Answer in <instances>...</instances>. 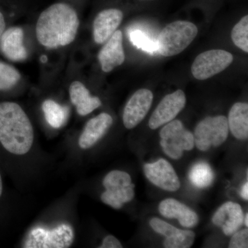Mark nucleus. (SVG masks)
Listing matches in <instances>:
<instances>
[{"label":"nucleus","instance_id":"1","mask_svg":"<svg viewBox=\"0 0 248 248\" xmlns=\"http://www.w3.org/2000/svg\"><path fill=\"white\" fill-rule=\"evenodd\" d=\"M79 27V18L75 9L64 3H58L41 14L36 25V36L46 48H58L75 40Z\"/></svg>","mask_w":248,"mask_h":248},{"label":"nucleus","instance_id":"2","mask_svg":"<svg viewBox=\"0 0 248 248\" xmlns=\"http://www.w3.org/2000/svg\"><path fill=\"white\" fill-rule=\"evenodd\" d=\"M34 132L29 117L20 106L14 102L0 103V143L16 155L30 151Z\"/></svg>","mask_w":248,"mask_h":248},{"label":"nucleus","instance_id":"3","mask_svg":"<svg viewBox=\"0 0 248 248\" xmlns=\"http://www.w3.org/2000/svg\"><path fill=\"white\" fill-rule=\"evenodd\" d=\"M198 29L193 23L176 21L166 26L156 40V52L164 57H171L182 53L193 42Z\"/></svg>","mask_w":248,"mask_h":248},{"label":"nucleus","instance_id":"4","mask_svg":"<svg viewBox=\"0 0 248 248\" xmlns=\"http://www.w3.org/2000/svg\"><path fill=\"white\" fill-rule=\"evenodd\" d=\"M160 146L171 159L182 158L184 151L195 148L194 135L184 127L181 121L175 120L166 124L160 131Z\"/></svg>","mask_w":248,"mask_h":248},{"label":"nucleus","instance_id":"5","mask_svg":"<svg viewBox=\"0 0 248 248\" xmlns=\"http://www.w3.org/2000/svg\"><path fill=\"white\" fill-rule=\"evenodd\" d=\"M103 185L106 191L101 195V200L112 208H122L124 203L135 197V186L132 184L130 174L124 171H111L104 177Z\"/></svg>","mask_w":248,"mask_h":248},{"label":"nucleus","instance_id":"6","mask_svg":"<svg viewBox=\"0 0 248 248\" xmlns=\"http://www.w3.org/2000/svg\"><path fill=\"white\" fill-rule=\"evenodd\" d=\"M229 134L228 119L225 116L208 117L197 124L195 130V146L201 151L206 152L210 148L223 144Z\"/></svg>","mask_w":248,"mask_h":248},{"label":"nucleus","instance_id":"7","mask_svg":"<svg viewBox=\"0 0 248 248\" xmlns=\"http://www.w3.org/2000/svg\"><path fill=\"white\" fill-rule=\"evenodd\" d=\"M74 231L68 224H61L53 229L33 228L26 240V248H67L74 241Z\"/></svg>","mask_w":248,"mask_h":248},{"label":"nucleus","instance_id":"8","mask_svg":"<svg viewBox=\"0 0 248 248\" xmlns=\"http://www.w3.org/2000/svg\"><path fill=\"white\" fill-rule=\"evenodd\" d=\"M233 60V55L226 50H208L195 58L191 67V72L195 79H208L226 69Z\"/></svg>","mask_w":248,"mask_h":248},{"label":"nucleus","instance_id":"9","mask_svg":"<svg viewBox=\"0 0 248 248\" xmlns=\"http://www.w3.org/2000/svg\"><path fill=\"white\" fill-rule=\"evenodd\" d=\"M185 93L182 90L167 94L161 101L150 118L148 125L152 130H156L161 125L174 120L186 107Z\"/></svg>","mask_w":248,"mask_h":248},{"label":"nucleus","instance_id":"10","mask_svg":"<svg viewBox=\"0 0 248 248\" xmlns=\"http://www.w3.org/2000/svg\"><path fill=\"white\" fill-rule=\"evenodd\" d=\"M147 179L159 188L169 192H176L181 187V182L172 165L167 160L159 159L143 166Z\"/></svg>","mask_w":248,"mask_h":248},{"label":"nucleus","instance_id":"11","mask_svg":"<svg viewBox=\"0 0 248 248\" xmlns=\"http://www.w3.org/2000/svg\"><path fill=\"white\" fill-rule=\"evenodd\" d=\"M153 94L150 90L136 91L124 108L123 123L127 129H133L141 123L151 109Z\"/></svg>","mask_w":248,"mask_h":248},{"label":"nucleus","instance_id":"12","mask_svg":"<svg viewBox=\"0 0 248 248\" xmlns=\"http://www.w3.org/2000/svg\"><path fill=\"white\" fill-rule=\"evenodd\" d=\"M153 231L166 237L164 246L166 248H189L195 240V233L191 231L178 229L176 227L159 218L150 220Z\"/></svg>","mask_w":248,"mask_h":248},{"label":"nucleus","instance_id":"13","mask_svg":"<svg viewBox=\"0 0 248 248\" xmlns=\"http://www.w3.org/2000/svg\"><path fill=\"white\" fill-rule=\"evenodd\" d=\"M244 215L239 203L228 202L223 203L214 214L212 221L219 227L226 236L239 231L244 223Z\"/></svg>","mask_w":248,"mask_h":248},{"label":"nucleus","instance_id":"14","mask_svg":"<svg viewBox=\"0 0 248 248\" xmlns=\"http://www.w3.org/2000/svg\"><path fill=\"white\" fill-rule=\"evenodd\" d=\"M124 14L120 10L109 9L101 11L93 23L94 42L102 45L107 42L120 27Z\"/></svg>","mask_w":248,"mask_h":248},{"label":"nucleus","instance_id":"15","mask_svg":"<svg viewBox=\"0 0 248 248\" xmlns=\"http://www.w3.org/2000/svg\"><path fill=\"white\" fill-rule=\"evenodd\" d=\"M98 60L102 71L109 73L120 66L125 61V53L123 47V34L117 30L107 41L98 55Z\"/></svg>","mask_w":248,"mask_h":248},{"label":"nucleus","instance_id":"16","mask_svg":"<svg viewBox=\"0 0 248 248\" xmlns=\"http://www.w3.org/2000/svg\"><path fill=\"white\" fill-rule=\"evenodd\" d=\"M24 36V31L19 27L4 31L0 38V50L5 58L13 62L24 61L28 58Z\"/></svg>","mask_w":248,"mask_h":248},{"label":"nucleus","instance_id":"17","mask_svg":"<svg viewBox=\"0 0 248 248\" xmlns=\"http://www.w3.org/2000/svg\"><path fill=\"white\" fill-rule=\"evenodd\" d=\"M159 211L166 218H176L184 228H194L199 222V217L196 212L174 199L163 200L159 203Z\"/></svg>","mask_w":248,"mask_h":248},{"label":"nucleus","instance_id":"18","mask_svg":"<svg viewBox=\"0 0 248 248\" xmlns=\"http://www.w3.org/2000/svg\"><path fill=\"white\" fill-rule=\"evenodd\" d=\"M113 120L109 114L103 112L93 117L86 124L79 139L81 149H89L95 144L107 133L112 125Z\"/></svg>","mask_w":248,"mask_h":248},{"label":"nucleus","instance_id":"19","mask_svg":"<svg viewBox=\"0 0 248 248\" xmlns=\"http://www.w3.org/2000/svg\"><path fill=\"white\" fill-rule=\"evenodd\" d=\"M72 104L76 106L79 115L86 116L102 105L99 98L92 97L89 90L80 81H74L69 88Z\"/></svg>","mask_w":248,"mask_h":248},{"label":"nucleus","instance_id":"20","mask_svg":"<svg viewBox=\"0 0 248 248\" xmlns=\"http://www.w3.org/2000/svg\"><path fill=\"white\" fill-rule=\"evenodd\" d=\"M228 127L235 138L246 140L248 138V104L238 102L231 108L228 114Z\"/></svg>","mask_w":248,"mask_h":248},{"label":"nucleus","instance_id":"21","mask_svg":"<svg viewBox=\"0 0 248 248\" xmlns=\"http://www.w3.org/2000/svg\"><path fill=\"white\" fill-rule=\"evenodd\" d=\"M42 110L45 119L50 126L60 128L68 121L69 108L66 106H61L51 99L46 100L42 104Z\"/></svg>","mask_w":248,"mask_h":248},{"label":"nucleus","instance_id":"22","mask_svg":"<svg viewBox=\"0 0 248 248\" xmlns=\"http://www.w3.org/2000/svg\"><path fill=\"white\" fill-rule=\"evenodd\" d=\"M189 179L194 186L199 188H205L213 184L214 172L210 165L205 162L197 163L192 166Z\"/></svg>","mask_w":248,"mask_h":248},{"label":"nucleus","instance_id":"23","mask_svg":"<svg viewBox=\"0 0 248 248\" xmlns=\"http://www.w3.org/2000/svg\"><path fill=\"white\" fill-rule=\"evenodd\" d=\"M20 79V73L15 67L0 61V91L13 89Z\"/></svg>","mask_w":248,"mask_h":248},{"label":"nucleus","instance_id":"24","mask_svg":"<svg viewBox=\"0 0 248 248\" xmlns=\"http://www.w3.org/2000/svg\"><path fill=\"white\" fill-rule=\"evenodd\" d=\"M232 40L238 48L248 53V16H244L233 28Z\"/></svg>","mask_w":248,"mask_h":248},{"label":"nucleus","instance_id":"25","mask_svg":"<svg viewBox=\"0 0 248 248\" xmlns=\"http://www.w3.org/2000/svg\"><path fill=\"white\" fill-rule=\"evenodd\" d=\"M130 41L135 46L141 49L143 51L151 54L157 53L156 52V41H153L143 31L134 30L130 33Z\"/></svg>","mask_w":248,"mask_h":248},{"label":"nucleus","instance_id":"26","mask_svg":"<svg viewBox=\"0 0 248 248\" xmlns=\"http://www.w3.org/2000/svg\"><path fill=\"white\" fill-rule=\"evenodd\" d=\"M230 248H248V230H241L236 231L232 236L230 241Z\"/></svg>","mask_w":248,"mask_h":248},{"label":"nucleus","instance_id":"27","mask_svg":"<svg viewBox=\"0 0 248 248\" xmlns=\"http://www.w3.org/2000/svg\"><path fill=\"white\" fill-rule=\"evenodd\" d=\"M100 248H122V244L117 238L112 235H108L106 236L103 240L102 246L99 247Z\"/></svg>","mask_w":248,"mask_h":248},{"label":"nucleus","instance_id":"28","mask_svg":"<svg viewBox=\"0 0 248 248\" xmlns=\"http://www.w3.org/2000/svg\"><path fill=\"white\" fill-rule=\"evenodd\" d=\"M241 196L244 200H248V183L246 182L243 186L242 188L241 191Z\"/></svg>","mask_w":248,"mask_h":248},{"label":"nucleus","instance_id":"29","mask_svg":"<svg viewBox=\"0 0 248 248\" xmlns=\"http://www.w3.org/2000/svg\"><path fill=\"white\" fill-rule=\"evenodd\" d=\"M5 29H6V22H5L4 16L0 12V38H1L3 32H4Z\"/></svg>","mask_w":248,"mask_h":248},{"label":"nucleus","instance_id":"30","mask_svg":"<svg viewBox=\"0 0 248 248\" xmlns=\"http://www.w3.org/2000/svg\"><path fill=\"white\" fill-rule=\"evenodd\" d=\"M3 186H2V180H1V174H0V197L2 194Z\"/></svg>","mask_w":248,"mask_h":248},{"label":"nucleus","instance_id":"31","mask_svg":"<svg viewBox=\"0 0 248 248\" xmlns=\"http://www.w3.org/2000/svg\"><path fill=\"white\" fill-rule=\"evenodd\" d=\"M244 222L246 227L248 226V213L246 214V216L244 217Z\"/></svg>","mask_w":248,"mask_h":248},{"label":"nucleus","instance_id":"32","mask_svg":"<svg viewBox=\"0 0 248 248\" xmlns=\"http://www.w3.org/2000/svg\"><path fill=\"white\" fill-rule=\"evenodd\" d=\"M142 1H146V0H142ZM147 1H152V0H147Z\"/></svg>","mask_w":248,"mask_h":248}]
</instances>
